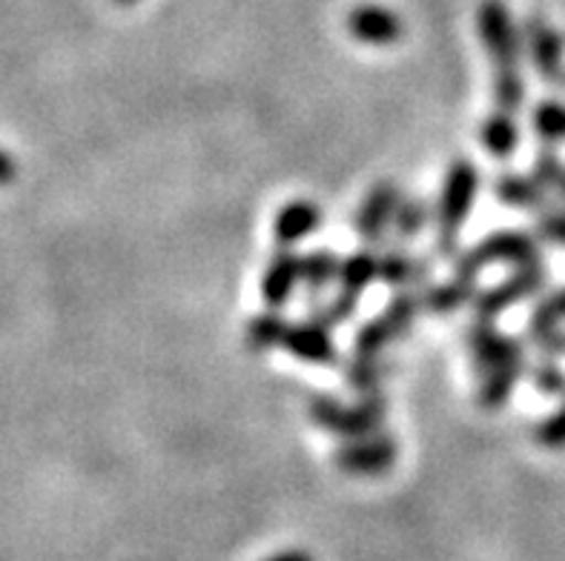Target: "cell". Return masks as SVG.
I'll use <instances>...</instances> for the list:
<instances>
[{"mask_svg":"<svg viewBox=\"0 0 565 561\" xmlns=\"http://www.w3.org/2000/svg\"><path fill=\"white\" fill-rule=\"evenodd\" d=\"M534 439H537L540 447H548V450H565V396H563V404L537 424L534 430Z\"/></svg>","mask_w":565,"mask_h":561,"instance_id":"cell-31","label":"cell"},{"mask_svg":"<svg viewBox=\"0 0 565 561\" xmlns=\"http://www.w3.org/2000/svg\"><path fill=\"white\" fill-rule=\"evenodd\" d=\"M559 89H565V75H563V80H559Z\"/></svg>","mask_w":565,"mask_h":561,"instance_id":"cell-37","label":"cell"},{"mask_svg":"<svg viewBox=\"0 0 565 561\" xmlns=\"http://www.w3.org/2000/svg\"><path fill=\"white\" fill-rule=\"evenodd\" d=\"M118 3H124V7H129V3H136V0H118Z\"/></svg>","mask_w":565,"mask_h":561,"instance_id":"cell-36","label":"cell"},{"mask_svg":"<svg viewBox=\"0 0 565 561\" xmlns=\"http://www.w3.org/2000/svg\"><path fill=\"white\" fill-rule=\"evenodd\" d=\"M376 281H380V249L376 247L353 249L351 256H344L339 263V292L351 299H362V292L371 290Z\"/></svg>","mask_w":565,"mask_h":561,"instance_id":"cell-16","label":"cell"},{"mask_svg":"<svg viewBox=\"0 0 565 561\" xmlns=\"http://www.w3.org/2000/svg\"><path fill=\"white\" fill-rule=\"evenodd\" d=\"M525 95H529V86H525L523 69L520 72H500L494 75V107L502 112H520L525 104Z\"/></svg>","mask_w":565,"mask_h":561,"instance_id":"cell-28","label":"cell"},{"mask_svg":"<svg viewBox=\"0 0 565 561\" xmlns=\"http://www.w3.org/2000/svg\"><path fill=\"white\" fill-rule=\"evenodd\" d=\"M548 281V270H545V263H529V267H516L511 272V278L500 281L497 287L491 290H480L477 292V299H473V313L477 319H486V321H494L497 315H502L505 310L516 306L520 301H529L534 299L540 290L545 287Z\"/></svg>","mask_w":565,"mask_h":561,"instance_id":"cell-6","label":"cell"},{"mask_svg":"<svg viewBox=\"0 0 565 561\" xmlns=\"http://www.w3.org/2000/svg\"><path fill=\"white\" fill-rule=\"evenodd\" d=\"M565 324V287L563 290L545 295L534 310H531L529 319V342H537L540 335L559 330Z\"/></svg>","mask_w":565,"mask_h":561,"instance_id":"cell-27","label":"cell"},{"mask_svg":"<svg viewBox=\"0 0 565 561\" xmlns=\"http://www.w3.org/2000/svg\"><path fill=\"white\" fill-rule=\"evenodd\" d=\"M339 263H342V258L330 247H316L301 256V290H305L308 301L324 299V292L337 284Z\"/></svg>","mask_w":565,"mask_h":561,"instance_id":"cell-18","label":"cell"},{"mask_svg":"<svg viewBox=\"0 0 565 561\" xmlns=\"http://www.w3.org/2000/svg\"><path fill=\"white\" fill-rule=\"evenodd\" d=\"M477 35H480L486 55L500 72H520L523 64V29L514 21L505 0H482L477 9Z\"/></svg>","mask_w":565,"mask_h":561,"instance_id":"cell-4","label":"cell"},{"mask_svg":"<svg viewBox=\"0 0 565 561\" xmlns=\"http://www.w3.org/2000/svg\"><path fill=\"white\" fill-rule=\"evenodd\" d=\"M559 195V198L565 201V172H563V179H559V184H557V190H554Z\"/></svg>","mask_w":565,"mask_h":561,"instance_id":"cell-35","label":"cell"},{"mask_svg":"<svg viewBox=\"0 0 565 561\" xmlns=\"http://www.w3.org/2000/svg\"><path fill=\"white\" fill-rule=\"evenodd\" d=\"M402 198L405 195H402V186L396 181L373 184L371 192L359 204L356 220H353L359 241L365 247H382L387 241V235H391V220H394L396 206H399Z\"/></svg>","mask_w":565,"mask_h":561,"instance_id":"cell-9","label":"cell"},{"mask_svg":"<svg viewBox=\"0 0 565 561\" xmlns=\"http://www.w3.org/2000/svg\"><path fill=\"white\" fill-rule=\"evenodd\" d=\"M563 172H565L563 158H559V152L554 150V147H545V150H540L537 155H534V164H531V179L537 181L545 192L557 190L559 179H563Z\"/></svg>","mask_w":565,"mask_h":561,"instance_id":"cell-30","label":"cell"},{"mask_svg":"<svg viewBox=\"0 0 565 561\" xmlns=\"http://www.w3.org/2000/svg\"><path fill=\"white\" fill-rule=\"evenodd\" d=\"M520 29H523V50L540 80L559 86L565 75V43L557 29L540 14H529Z\"/></svg>","mask_w":565,"mask_h":561,"instance_id":"cell-8","label":"cell"},{"mask_svg":"<svg viewBox=\"0 0 565 561\" xmlns=\"http://www.w3.org/2000/svg\"><path fill=\"white\" fill-rule=\"evenodd\" d=\"M396 455H399V447H396L394 435L382 430V433L365 435V439L342 441V447L333 453V464L348 476L373 478L394 467Z\"/></svg>","mask_w":565,"mask_h":561,"instance_id":"cell-7","label":"cell"},{"mask_svg":"<svg viewBox=\"0 0 565 561\" xmlns=\"http://www.w3.org/2000/svg\"><path fill=\"white\" fill-rule=\"evenodd\" d=\"M287 319L276 310H265V313L253 315L244 327V344L253 353H270V349H279L281 333H285Z\"/></svg>","mask_w":565,"mask_h":561,"instance_id":"cell-24","label":"cell"},{"mask_svg":"<svg viewBox=\"0 0 565 561\" xmlns=\"http://www.w3.org/2000/svg\"><path fill=\"white\" fill-rule=\"evenodd\" d=\"M265 561H313V555H310L308 550H281V553L270 555V559Z\"/></svg>","mask_w":565,"mask_h":561,"instance_id":"cell-33","label":"cell"},{"mask_svg":"<svg viewBox=\"0 0 565 561\" xmlns=\"http://www.w3.org/2000/svg\"><path fill=\"white\" fill-rule=\"evenodd\" d=\"M348 32L367 46H394L405 35V23L394 9L362 3L348 14Z\"/></svg>","mask_w":565,"mask_h":561,"instance_id":"cell-13","label":"cell"},{"mask_svg":"<svg viewBox=\"0 0 565 561\" xmlns=\"http://www.w3.org/2000/svg\"><path fill=\"white\" fill-rule=\"evenodd\" d=\"M534 233H537L540 241L565 247V209H545V213H540Z\"/></svg>","mask_w":565,"mask_h":561,"instance_id":"cell-32","label":"cell"},{"mask_svg":"<svg viewBox=\"0 0 565 561\" xmlns=\"http://www.w3.org/2000/svg\"><path fill=\"white\" fill-rule=\"evenodd\" d=\"M356 299H351V295H344V292L337 290L333 299L308 301V319L316 321V324H322V327L333 330L339 327V324H348V321L356 315Z\"/></svg>","mask_w":565,"mask_h":561,"instance_id":"cell-26","label":"cell"},{"mask_svg":"<svg viewBox=\"0 0 565 561\" xmlns=\"http://www.w3.org/2000/svg\"><path fill=\"white\" fill-rule=\"evenodd\" d=\"M308 416L324 433L353 441L385 430L387 401L382 392H373V396H359V401L353 404H344L339 398L319 392V396H310Z\"/></svg>","mask_w":565,"mask_h":561,"instance_id":"cell-2","label":"cell"},{"mask_svg":"<svg viewBox=\"0 0 565 561\" xmlns=\"http://www.w3.org/2000/svg\"><path fill=\"white\" fill-rule=\"evenodd\" d=\"M531 129L543 143L554 147V143L565 141V104L563 100H540L537 107L531 109Z\"/></svg>","mask_w":565,"mask_h":561,"instance_id":"cell-25","label":"cell"},{"mask_svg":"<svg viewBox=\"0 0 565 561\" xmlns=\"http://www.w3.org/2000/svg\"><path fill=\"white\" fill-rule=\"evenodd\" d=\"M468 356H471L473 373L477 376H486V373H494L500 367H514V364H529L525 356V344L514 335L502 333L494 321L477 319L468 327L466 335Z\"/></svg>","mask_w":565,"mask_h":561,"instance_id":"cell-5","label":"cell"},{"mask_svg":"<svg viewBox=\"0 0 565 561\" xmlns=\"http://www.w3.org/2000/svg\"><path fill=\"white\" fill-rule=\"evenodd\" d=\"M324 224L322 206L308 198L287 201L273 218V241L276 247H299Z\"/></svg>","mask_w":565,"mask_h":561,"instance_id":"cell-14","label":"cell"},{"mask_svg":"<svg viewBox=\"0 0 565 561\" xmlns=\"http://www.w3.org/2000/svg\"><path fill=\"white\" fill-rule=\"evenodd\" d=\"M529 373V364H514V367H500L494 373L480 376V387H477V404L482 410H500L511 401V392L516 390L520 378Z\"/></svg>","mask_w":565,"mask_h":561,"instance_id":"cell-20","label":"cell"},{"mask_svg":"<svg viewBox=\"0 0 565 561\" xmlns=\"http://www.w3.org/2000/svg\"><path fill=\"white\" fill-rule=\"evenodd\" d=\"M399 338H405V333L385 313H380L376 319L365 321L356 330V335H353V356H382Z\"/></svg>","mask_w":565,"mask_h":561,"instance_id":"cell-22","label":"cell"},{"mask_svg":"<svg viewBox=\"0 0 565 561\" xmlns=\"http://www.w3.org/2000/svg\"><path fill=\"white\" fill-rule=\"evenodd\" d=\"M391 364L382 356H351V362L344 364V381L359 396H373L382 392Z\"/></svg>","mask_w":565,"mask_h":561,"instance_id":"cell-23","label":"cell"},{"mask_svg":"<svg viewBox=\"0 0 565 561\" xmlns=\"http://www.w3.org/2000/svg\"><path fill=\"white\" fill-rule=\"evenodd\" d=\"M279 349H285L287 356H294L299 358V362L308 364H333L339 358L330 330L310 319L287 321Z\"/></svg>","mask_w":565,"mask_h":561,"instance_id":"cell-12","label":"cell"},{"mask_svg":"<svg viewBox=\"0 0 565 561\" xmlns=\"http://www.w3.org/2000/svg\"><path fill=\"white\" fill-rule=\"evenodd\" d=\"M419 292H423V313L451 315L462 310V306L473 304L480 284H477V278L454 276L448 281H430Z\"/></svg>","mask_w":565,"mask_h":561,"instance_id":"cell-15","label":"cell"},{"mask_svg":"<svg viewBox=\"0 0 565 561\" xmlns=\"http://www.w3.org/2000/svg\"><path fill=\"white\" fill-rule=\"evenodd\" d=\"M480 184V166L473 164L471 158H457L445 172L443 190H439L437 206H434V224H437L434 256L443 261H454L459 256V238H462L466 220L471 218Z\"/></svg>","mask_w":565,"mask_h":561,"instance_id":"cell-1","label":"cell"},{"mask_svg":"<svg viewBox=\"0 0 565 561\" xmlns=\"http://www.w3.org/2000/svg\"><path fill=\"white\" fill-rule=\"evenodd\" d=\"M494 198L511 209H523V213H545L548 209V192L531 175H520V172H505L494 181Z\"/></svg>","mask_w":565,"mask_h":561,"instance_id":"cell-17","label":"cell"},{"mask_svg":"<svg viewBox=\"0 0 565 561\" xmlns=\"http://www.w3.org/2000/svg\"><path fill=\"white\" fill-rule=\"evenodd\" d=\"M480 143L482 150L497 161H509L520 147V127H516L514 115L494 109V112L482 118L480 123Z\"/></svg>","mask_w":565,"mask_h":561,"instance_id":"cell-19","label":"cell"},{"mask_svg":"<svg viewBox=\"0 0 565 561\" xmlns=\"http://www.w3.org/2000/svg\"><path fill=\"white\" fill-rule=\"evenodd\" d=\"M434 278V263L428 258L411 256L405 244H382L380 247V281L391 290H423Z\"/></svg>","mask_w":565,"mask_h":561,"instance_id":"cell-11","label":"cell"},{"mask_svg":"<svg viewBox=\"0 0 565 561\" xmlns=\"http://www.w3.org/2000/svg\"><path fill=\"white\" fill-rule=\"evenodd\" d=\"M537 261H543L537 235L523 233V229H494L466 252L459 249V256L454 258V276L480 278L482 270L497 263H509L516 270V267H529Z\"/></svg>","mask_w":565,"mask_h":561,"instance_id":"cell-3","label":"cell"},{"mask_svg":"<svg viewBox=\"0 0 565 561\" xmlns=\"http://www.w3.org/2000/svg\"><path fill=\"white\" fill-rule=\"evenodd\" d=\"M529 376H531V384H534V390H537L540 396H548V398L565 396V370L559 367L557 358H543L540 364L529 367Z\"/></svg>","mask_w":565,"mask_h":561,"instance_id":"cell-29","label":"cell"},{"mask_svg":"<svg viewBox=\"0 0 565 561\" xmlns=\"http://www.w3.org/2000/svg\"><path fill=\"white\" fill-rule=\"evenodd\" d=\"M14 179V161L7 155V152L0 150V186L9 184Z\"/></svg>","mask_w":565,"mask_h":561,"instance_id":"cell-34","label":"cell"},{"mask_svg":"<svg viewBox=\"0 0 565 561\" xmlns=\"http://www.w3.org/2000/svg\"><path fill=\"white\" fill-rule=\"evenodd\" d=\"M430 220H434V209H430L428 201L411 195V198H402L399 206H396L394 220H391V235L396 238V244H411L428 229Z\"/></svg>","mask_w":565,"mask_h":561,"instance_id":"cell-21","label":"cell"},{"mask_svg":"<svg viewBox=\"0 0 565 561\" xmlns=\"http://www.w3.org/2000/svg\"><path fill=\"white\" fill-rule=\"evenodd\" d=\"M301 287V252L296 247H279L270 256L265 267V276H262V301H265L267 310H276L281 313L290 299L296 295V290Z\"/></svg>","mask_w":565,"mask_h":561,"instance_id":"cell-10","label":"cell"}]
</instances>
